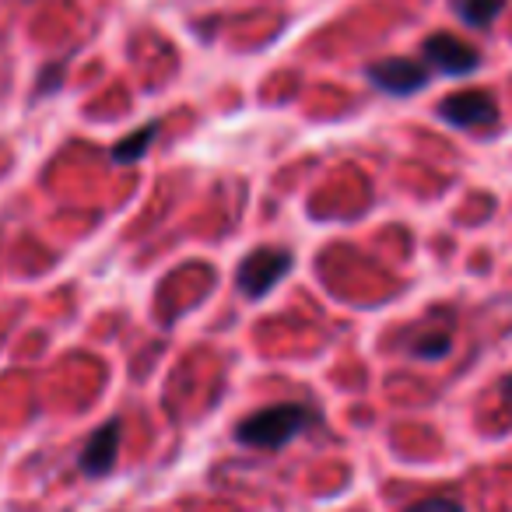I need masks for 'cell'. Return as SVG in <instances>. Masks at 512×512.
<instances>
[{
    "mask_svg": "<svg viewBox=\"0 0 512 512\" xmlns=\"http://www.w3.org/2000/svg\"><path fill=\"white\" fill-rule=\"evenodd\" d=\"M316 421H320V414L309 404H271V407L253 411L249 418H242L239 425H235V439H239L242 446L278 453L295 435L309 432Z\"/></svg>",
    "mask_w": 512,
    "mask_h": 512,
    "instance_id": "obj_1",
    "label": "cell"
},
{
    "mask_svg": "<svg viewBox=\"0 0 512 512\" xmlns=\"http://www.w3.org/2000/svg\"><path fill=\"white\" fill-rule=\"evenodd\" d=\"M295 267V256L292 249L285 246H260V249H249L242 256L239 271H235V288H239L246 299H264L271 295L274 288L281 285L288 271Z\"/></svg>",
    "mask_w": 512,
    "mask_h": 512,
    "instance_id": "obj_2",
    "label": "cell"
},
{
    "mask_svg": "<svg viewBox=\"0 0 512 512\" xmlns=\"http://www.w3.org/2000/svg\"><path fill=\"white\" fill-rule=\"evenodd\" d=\"M421 57H425L428 71H439L446 78H467L481 67V50L470 46L467 39L449 36V32H435L421 43Z\"/></svg>",
    "mask_w": 512,
    "mask_h": 512,
    "instance_id": "obj_3",
    "label": "cell"
},
{
    "mask_svg": "<svg viewBox=\"0 0 512 512\" xmlns=\"http://www.w3.org/2000/svg\"><path fill=\"white\" fill-rule=\"evenodd\" d=\"M369 85L383 95H393V99H404V95H414L428 85V67L418 64V60H407V57H390V60H379L365 71Z\"/></svg>",
    "mask_w": 512,
    "mask_h": 512,
    "instance_id": "obj_4",
    "label": "cell"
},
{
    "mask_svg": "<svg viewBox=\"0 0 512 512\" xmlns=\"http://www.w3.org/2000/svg\"><path fill=\"white\" fill-rule=\"evenodd\" d=\"M439 116L449 127H488L498 120V102L484 88H470V92H453L439 102Z\"/></svg>",
    "mask_w": 512,
    "mask_h": 512,
    "instance_id": "obj_5",
    "label": "cell"
},
{
    "mask_svg": "<svg viewBox=\"0 0 512 512\" xmlns=\"http://www.w3.org/2000/svg\"><path fill=\"white\" fill-rule=\"evenodd\" d=\"M120 439H123V425L116 418H109L102 428H95L88 435L85 449H81V474L85 477H106L116 467V456H120Z\"/></svg>",
    "mask_w": 512,
    "mask_h": 512,
    "instance_id": "obj_6",
    "label": "cell"
},
{
    "mask_svg": "<svg viewBox=\"0 0 512 512\" xmlns=\"http://www.w3.org/2000/svg\"><path fill=\"white\" fill-rule=\"evenodd\" d=\"M158 130H162V123H148V127L134 130V134H127L123 141H116V144H113L109 158H113L116 165H134V162H141V158L148 155L151 141L158 137Z\"/></svg>",
    "mask_w": 512,
    "mask_h": 512,
    "instance_id": "obj_7",
    "label": "cell"
},
{
    "mask_svg": "<svg viewBox=\"0 0 512 512\" xmlns=\"http://www.w3.org/2000/svg\"><path fill=\"white\" fill-rule=\"evenodd\" d=\"M505 0H456V15L470 29H488L498 15H502Z\"/></svg>",
    "mask_w": 512,
    "mask_h": 512,
    "instance_id": "obj_8",
    "label": "cell"
},
{
    "mask_svg": "<svg viewBox=\"0 0 512 512\" xmlns=\"http://www.w3.org/2000/svg\"><path fill=\"white\" fill-rule=\"evenodd\" d=\"M407 351H411L414 358H432V362H439V358H446L449 351H453V341H449V334H425Z\"/></svg>",
    "mask_w": 512,
    "mask_h": 512,
    "instance_id": "obj_9",
    "label": "cell"
},
{
    "mask_svg": "<svg viewBox=\"0 0 512 512\" xmlns=\"http://www.w3.org/2000/svg\"><path fill=\"white\" fill-rule=\"evenodd\" d=\"M407 512H463V505L456 502L453 495H432V498H421V502H414Z\"/></svg>",
    "mask_w": 512,
    "mask_h": 512,
    "instance_id": "obj_10",
    "label": "cell"
},
{
    "mask_svg": "<svg viewBox=\"0 0 512 512\" xmlns=\"http://www.w3.org/2000/svg\"><path fill=\"white\" fill-rule=\"evenodd\" d=\"M502 393H505V397L512 400V376H509V379H502Z\"/></svg>",
    "mask_w": 512,
    "mask_h": 512,
    "instance_id": "obj_11",
    "label": "cell"
}]
</instances>
